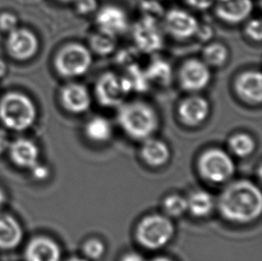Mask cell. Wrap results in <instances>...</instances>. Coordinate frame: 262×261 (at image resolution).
I'll use <instances>...</instances> for the list:
<instances>
[{"label":"cell","instance_id":"6da1fadb","mask_svg":"<svg viewBox=\"0 0 262 261\" xmlns=\"http://www.w3.org/2000/svg\"><path fill=\"white\" fill-rule=\"evenodd\" d=\"M219 209L227 221L236 224L252 222L261 214V191L250 181H236L220 194Z\"/></svg>","mask_w":262,"mask_h":261},{"label":"cell","instance_id":"7a4b0ae2","mask_svg":"<svg viewBox=\"0 0 262 261\" xmlns=\"http://www.w3.org/2000/svg\"><path fill=\"white\" fill-rule=\"evenodd\" d=\"M117 120L124 134L135 141L152 137L160 126L156 110L143 100L123 103L117 107Z\"/></svg>","mask_w":262,"mask_h":261},{"label":"cell","instance_id":"3957f363","mask_svg":"<svg viewBox=\"0 0 262 261\" xmlns=\"http://www.w3.org/2000/svg\"><path fill=\"white\" fill-rule=\"evenodd\" d=\"M37 117L35 103L23 92H7L0 99V122L9 130H28L35 124Z\"/></svg>","mask_w":262,"mask_h":261},{"label":"cell","instance_id":"277c9868","mask_svg":"<svg viewBox=\"0 0 262 261\" xmlns=\"http://www.w3.org/2000/svg\"><path fill=\"white\" fill-rule=\"evenodd\" d=\"M53 64L57 74L61 77H81L92 67V51L82 43H68L57 50Z\"/></svg>","mask_w":262,"mask_h":261},{"label":"cell","instance_id":"5b68a950","mask_svg":"<svg viewBox=\"0 0 262 261\" xmlns=\"http://www.w3.org/2000/svg\"><path fill=\"white\" fill-rule=\"evenodd\" d=\"M174 233V225L167 216L150 215L139 223L136 238L146 249L158 250L170 242Z\"/></svg>","mask_w":262,"mask_h":261},{"label":"cell","instance_id":"8992f818","mask_svg":"<svg viewBox=\"0 0 262 261\" xmlns=\"http://www.w3.org/2000/svg\"><path fill=\"white\" fill-rule=\"evenodd\" d=\"M198 169L205 180L214 184H221L233 177L234 163L231 156L223 149L209 148L200 156Z\"/></svg>","mask_w":262,"mask_h":261},{"label":"cell","instance_id":"52a82bcc","mask_svg":"<svg viewBox=\"0 0 262 261\" xmlns=\"http://www.w3.org/2000/svg\"><path fill=\"white\" fill-rule=\"evenodd\" d=\"M130 93V85L124 75L106 72L101 74L96 81L94 95L99 105L104 107H118L125 102Z\"/></svg>","mask_w":262,"mask_h":261},{"label":"cell","instance_id":"ba28073f","mask_svg":"<svg viewBox=\"0 0 262 261\" xmlns=\"http://www.w3.org/2000/svg\"><path fill=\"white\" fill-rule=\"evenodd\" d=\"M133 39L142 54L157 53L165 43L163 28L160 21L141 17L133 27Z\"/></svg>","mask_w":262,"mask_h":261},{"label":"cell","instance_id":"9c48e42d","mask_svg":"<svg viewBox=\"0 0 262 261\" xmlns=\"http://www.w3.org/2000/svg\"><path fill=\"white\" fill-rule=\"evenodd\" d=\"M210 67L202 59L190 58L181 64L177 74L179 86L184 92L198 93L205 90L211 81Z\"/></svg>","mask_w":262,"mask_h":261},{"label":"cell","instance_id":"30bf717a","mask_svg":"<svg viewBox=\"0 0 262 261\" xmlns=\"http://www.w3.org/2000/svg\"><path fill=\"white\" fill-rule=\"evenodd\" d=\"M6 50L9 57L20 62L32 59L38 53L39 40L38 36L30 29L17 27L7 33Z\"/></svg>","mask_w":262,"mask_h":261},{"label":"cell","instance_id":"8fae6325","mask_svg":"<svg viewBox=\"0 0 262 261\" xmlns=\"http://www.w3.org/2000/svg\"><path fill=\"white\" fill-rule=\"evenodd\" d=\"M197 18L182 8H172L165 12L162 18V28L172 38L185 40L195 37L198 31Z\"/></svg>","mask_w":262,"mask_h":261},{"label":"cell","instance_id":"7c38bea8","mask_svg":"<svg viewBox=\"0 0 262 261\" xmlns=\"http://www.w3.org/2000/svg\"><path fill=\"white\" fill-rule=\"evenodd\" d=\"M210 114L209 100L192 93L184 98L177 106V117L181 123L188 127H197L203 124Z\"/></svg>","mask_w":262,"mask_h":261},{"label":"cell","instance_id":"4fadbf2b","mask_svg":"<svg viewBox=\"0 0 262 261\" xmlns=\"http://www.w3.org/2000/svg\"><path fill=\"white\" fill-rule=\"evenodd\" d=\"M59 99L63 108L68 113L81 115L87 112L92 106V97L85 85L72 81L64 85L59 92Z\"/></svg>","mask_w":262,"mask_h":261},{"label":"cell","instance_id":"5bb4252c","mask_svg":"<svg viewBox=\"0 0 262 261\" xmlns=\"http://www.w3.org/2000/svg\"><path fill=\"white\" fill-rule=\"evenodd\" d=\"M95 23L99 31L116 37L125 33L130 27L127 14L116 5H106L99 8L96 14Z\"/></svg>","mask_w":262,"mask_h":261},{"label":"cell","instance_id":"9a60e30c","mask_svg":"<svg viewBox=\"0 0 262 261\" xmlns=\"http://www.w3.org/2000/svg\"><path fill=\"white\" fill-rule=\"evenodd\" d=\"M236 95L249 105L262 102V76L258 70H246L238 74L234 81Z\"/></svg>","mask_w":262,"mask_h":261},{"label":"cell","instance_id":"2e32d148","mask_svg":"<svg viewBox=\"0 0 262 261\" xmlns=\"http://www.w3.org/2000/svg\"><path fill=\"white\" fill-rule=\"evenodd\" d=\"M252 0L217 1L215 14L220 20L228 25H239L248 20L253 11Z\"/></svg>","mask_w":262,"mask_h":261},{"label":"cell","instance_id":"e0dca14e","mask_svg":"<svg viewBox=\"0 0 262 261\" xmlns=\"http://www.w3.org/2000/svg\"><path fill=\"white\" fill-rule=\"evenodd\" d=\"M7 151L11 161L20 168L31 169L39 162V147L34 141L27 138H18L10 142Z\"/></svg>","mask_w":262,"mask_h":261},{"label":"cell","instance_id":"ac0fdd59","mask_svg":"<svg viewBox=\"0 0 262 261\" xmlns=\"http://www.w3.org/2000/svg\"><path fill=\"white\" fill-rule=\"evenodd\" d=\"M25 261H60L61 249L50 237L36 236L29 242L25 251Z\"/></svg>","mask_w":262,"mask_h":261},{"label":"cell","instance_id":"d6986e66","mask_svg":"<svg viewBox=\"0 0 262 261\" xmlns=\"http://www.w3.org/2000/svg\"><path fill=\"white\" fill-rule=\"evenodd\" d=\"M24 239V230L14 215L0 210V251L17 248Z\"/></svg>","mask_w":262,"mask_h":261},{"label":"cell","instance_id":"ffe728a7","mask_svg":"<svg viewBox=\"0 0 262 261\" xmlns=\"http://www.w3.org/2000/svg\"><path fill=\"white\" fill-rule=\"evenodd\" d=\"M141 156L147 165L160 167L169 160L170 149L165 141L149 137L142 141Z\"/></svg>","mask_w":262,"mask_h":261},{"label":"cell","instance_id":"44dd1931","mask_svg":"<svg viewBox=\"0 0 262 261\" xmlns=\"http://www.w3.org/2000/svg\"><path fill=\"white\" fill-rule=\"evenodd\" d=\"M144 72L150 85L155 84L160 87H166L170 85L173 80L172 67L163 58H153L144 68Z\"/></svg>","mask_w":262,"mask_h":261},{"label":"cell","instance_id":"7402d4cb","mask_svg":"<svg viewBox=\"0 0 262 261\" xmlns=\"http://www.w3.org/2000/svg\"><path fill=\"white\" fill-rule=\"evenodd\" d=\"M84 134L90 141L104 143L112 137L113 128L107 118L97 116L87 121L84 126Z\"/></svg>","mask_w":262,"mask_h":261},{"label":"cell","instance_id":"603a6c76","mask_svg":"<svg viewBox=\"0 0 262 261\" xmlns=\"http://www.w3.org/2000/svg\"><path fill=\"white\" fill-rule=\"evenodd\" d=\"M187 210L196 217H205L209 215L214 208V199L211 194L206 191H193L186 199Z\"/></svg>","mask_w":262,"mask_h":261},{"label":"cell","instance_id":"cb8c5ba5","mask_svg":"<svg viewBox=\"0 0 262 261\" xmlns=\"http://www.w3.org/2000/svg\"><path fill=\"white\" fill-rule=\"evenodd\" d=\"M90 50L99 55V57H106L113 54L117 48V37L110 33L97 30L90 37Z\"/></svg>","mask_w":262,"mask_h":261},{"label":"cell","instance_id":"d4e9b609","mask_svg":"<svg viewBox=\"0 0 262 261\" xmlns=\"http://www.w3.org/2000/svg\"><path fill=\"white\" fill-rule=\"evenodd\" d=\"M202 61L210 68H220L227 64L229 58V50L221 42H211L202 50Z\"/></svg>","mask_w":262,"mask_h":261},{"label":"cell","instance_id":"484cf974","mask_svg":"<svg viewBox=\"0 0 262 261\" xmlns=\"http://www.w3.org/2000/svg\"><path fill=\"white\" fill-rule=\"evenodd\" d=\"M228 146L234 155L245 158L254 151L256 144L254 139L250 134L239 133L231 136L228 141Z\"/></svg>","mask_w":262,"mask_h":261},{"label":"cell","instance_id":"4316f807","mask_svg":"<svg viewBox=\"0 0 262 261\" xmlns=\"http://www.w3.org/2000/svg\"><path fill=\"white\" fill-rule=\"evenodd\" d=\"M142 53L136 47L124 48L118 51L116 57L117 66L124 68V71L134 67H140V60Z\"/></svg>","mask_w":262,"mask_h":261},{"label":"cell","instance_id":"83f0119b","mask_svg":"<svg viewBox=\"0 0 262 261\" xmlns=\"http://www.w3.org/2000/svg\"><path fill=\"white\" fill-rule=\"evenodd\" d=\"M163 208L169 216H180L187 211V201L179 195H170L164 201Z\"/></svg>","mask_w":262,"mask_h":261},{"label":"cell","instance_id":"f1b7e54d","mask_svg":"<svg viewBox=\"0 0 262 261\" xmlns=\"http://www.w3.org/2000/svg\"><path fill=\"white\" fill-rule=\"evenodd\" d=\"M142 17L149 18L155 21L162 20L166 11L159 0H143L140 6Z\"/></svg>","mask_w":262,"mask_h":261},{"label":"cell","instance_id":"f546056e","mask_svg":"<svg viewBox=\"0 0 262 261\" xmlns=\"http://www.w3.org/2000/svg\"><path fill=\"white\" fill-rule=\"evenodd\" d=\"M83 252L91 260H98L105 253V246L102 242L97 239H92L86 242L83 246Z\"/></svg>","mask_w":262,"mask_h":261},{"label":"cell","instance_id":"4dcf8cb0","mask_svg":"<svg viewBox=\"0 0 262 261\" xmlns=\"http://www.w3.org/2000/svg\"><path fill=\"white\" fill-rule=\"evenodd\" d=\"M244 32L249 39L254 42H260L262 39L261 20L259 18L249 20L245 25Z\"/></svg>","mask_w":262,"mask_h":261},{"label":"cell","instance_id":"1f68e13d","mask_svg":"<svg viewBox=\"0 0 262 261\" xmlns=\"http://www.w3.org/2000/svg\"><path fill=\"white\" fill-rule=\"evenodd\" d=\"M17 15L11 12H3L0 14V31L9 33L18 27Z\"/></svg>","mask_w":262,"mask_h":261},{"label":"cell","instance_id":"d6a6232c","mask_svg":"<svg viewBox=\"0 0 262 261\" xmlns=\"http://www.w3.org/2000/svg\"><path fill=\"white\" fill-rule=\"evenodd\" d=\"M75 9L82 15L92 14L98 9V0H75Z\"/></svg>","mask_w":262,"mask_h":261},{"label":"cell","instance_id":"836d02e7","mask_svg":"<svg viewBox=\"0 0 262 261\" xmlns=\"http://www.w3.org/2000/svg\"><path fill=\"white\" fill-rule=\"evenodd\" d=\"M31 171L32 177L38 181H44L46 180L50 177V168L44 165L42 163L38 162L36 165L32 166L31 169H29Z\"/></svg>","mask_w":262,"mask_h":261},{"label":"cell","instance_id":"e575fe53","mask_svg":"<svg viewBox=\"0 0 262 261\" xmlns=\"http://www.w3.org/2000/svg\"><path fill=\"white\" fill-rule=\"evenodd\" d=\"M189 7L195 10L205 11L214 6L216 0H184Z\"/></svg>","mask_w":262,"mask_h":261},{"label":"cell","instance_id":"d590c367","mask_svg":"<svg viewBox=\"0 0 262 261\" xmlns=\"http://www.w3.org/2000/svg\"><path fill=\"white\" fill-rule=\"evenodd\" d=\"M196 37H198L199 39H202L203 41L209 40L213 36V30L211 27L207 26V25H199L198 31L196 33Z\"/></svg>","mask_w":262,"mask_h":261},{"label":"cell","instance_id":"8d00e7d4","mask_svg":"<svg viewBox=\"0 0 262 261\" xmlns=\"http://www.w3.org/2000/svg\"><path fill=\"white\" fill-rule=\"evenodd\" d=\"M10 142L7 130L0 127V155H2L3 153L7 151Z\"/></svg>","mask_w":262,"mask_h":261},{"label":"cell","instance_id":"74e56055","mask_svg":"<svg viewBox=\"0 0 262 261\" xmlns=\"http://www.w3.org/2000/svg\"><path fill=\"white\" fill-rule=\"evenodd\" d=\"M121 261H146L145 258L142 257V255L136 253V252H129L123 256Z\"/></svg>","mask_w":262,"mask_h":261},{"label":"cell","instance_id":"f35d334b","mask_svg":"<svg viewBox=\"0 0 262 261\" xmlns=\"http://www.w3.org/2000/svg\"><path fill=\"white\" fill-rule=\"evenodd\" d=\"M7 73V64L6 61L0 58V79L5 77Z\"/></svg>","mask_w":262,"mask_h":261},{"label":"cell","instance_id":"ab89813d","mask_svg":"<svg viewBox=\"0 0 262 261\" xmlns=\"http://www.w3.org/2000/svg\"><path fill=\"white\" fill-rule=\"evenodd\" d=\"M6 201H7L6 193H5L3 189L0 187V210H2V208H3L4 205L6 203Z\"/></svg>","mask_w":262,"mask_h":261},{"label":"cell","instance_id":"60d3db41","mask_svg":"<svg viewBox=\"0 0 262 261\" xmlns=\"http://www.w3.org/2000/svg\"><path fill=\"white\" fill-rule=\"evenodd\" d=\"M149 261H173L170 258H167V257H157V258H152Z\"/></svg>","mask_w":262,"mask_h":261},{"label":"cell","instance_id":"b9f144b4","mask_svg":"<svg viewBox=\"0 0 262 261\" xmlns=\"http://www.w3.org/2000/svg\"><path fill=\"white\" fill-rule=\"evenodd\" d=\"M67 261H88L85 258H80V257H73L70 258Z\"/></svg>","mask_w":262,"mask_h":261},{"label":"cell","instance_id":"7bdbcfd3","mask_svg":"<svg viewBox=\"0 0 262 261\" xmlns=\"http://www.w3.org/2000/svg\"><path fill=\"white\" fill-rule=\"evenodd\" d=\"M61 3H75V0H57Z\"/></svg>","mask_w":262,"mask_h":261}]
</instances>
